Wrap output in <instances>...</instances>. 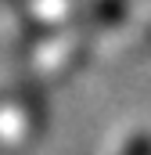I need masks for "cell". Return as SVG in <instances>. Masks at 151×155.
Instances as JSON below:
<instances>
[{"instance_id": "2", "label": "cell", "mask_w": 151, "mask_h": 155, "mask_svg": "<svg viewBox=\"0 0 151 155\" xmlns=\"http://www.w3.org/2000/svg\"><path fill=\"white\" fill-rule=\"evenodd\" d=\"M140 43H144V51H151V25H148V33H144V40H140Z\"/></svg>"}, {"instance_id": "1", "label": "cell", "mask_w": 151, "mask_h": 155, "mask_svg": "<svg viewBox=\"0 0 151 155\" xmlns=\"http://www.w3.org/2000/svg\"><path fill=\"white\" fill-rule=\"evenodd\" d=\"M122 155H151V137L148 134H140V137H133L126 148H122Z\"/></svg>"}]
</instances>
